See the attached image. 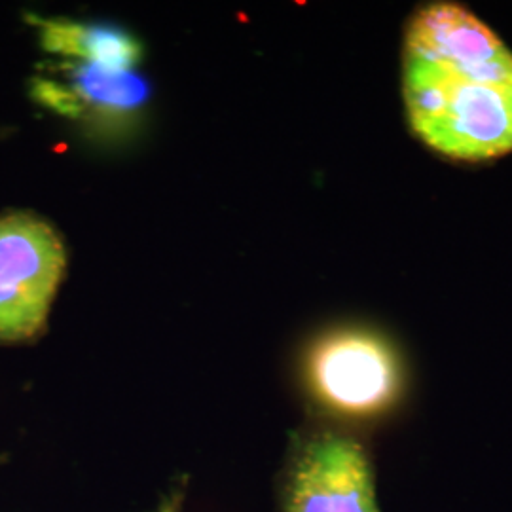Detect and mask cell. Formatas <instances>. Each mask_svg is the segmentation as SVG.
<instances>
[{"instance_id": "6da1fadb", "label": "cell", "mask_w": 512, "mask_h": 512, "mask_svg": "<svg viewBox=\"0 0 512 512\" xmlns=\"http://www.w3.org/2000/svg\"><path fill=\"white\" fill-rule=\"evenodd\" d=\"M403 93L410 128L442 156L480 162L512 152V52L465 6L414 12Z\"/></svg>"}, {"instance_id": "7a4b0ae2", "label": "cell", "mask_w": 512, "mask_h": 512, "mask_svg": "<svg viewBox=\"0 0 512 512\" xmlns=\"http://www.w3.org/2000/svg\"><path fill=\"white\" fill-rule=\"evenodd\" d=\"M65 264L48 222L29 213L0 219V342L31 340L44 329Z\"/></svg>"}, {"instance_id": "3957f363", "label": "cell", "mask_w": 512, "mask_h": 512, "mask_svg": "<svg viewBox=\"0 0 512 512\" xmlns=\"http://www.w3.org/2000/svg\"><path fill=\"white\" fill-rule=\"evenodd\" d=\"M287 512H380L370 461L359 442L321 433L294 450L285 478Z\"/></svg>"}, {"instance_id": "277c9868", "label": "cell", "mask_w": 512, "mask_h": 512, "mask_svg": "<svg viewBox=\"0 0 512 512\" xmlns=\"http://www.w3.org/2000/svg\"><path fill=\"white\" fill-rule=\"evenodd\" d=\"M310 378L323 403L349 416L384 410L399 389L393 353L365 332H340L323 340L311 353Z\"/></svg>"}, {"instance_id": "5b68a950", "label": "cell", "mask_w": 512, "mask_h": 512, "mask_svg": "<svg viewBox=\"0 0 512 512\" xmlns=\"http://www.w3.org/2000/svg\"><path fill=\"white\" fill-rule=\"evenodd\" d=\"M71 73V92L55 82H38L37 95L59 112L80 114L90 105L101 114H129L148 97L147 82L131 71L116 73L90 63H80Z\"/></svg>"}, {"instance_id": "8992f818", "label": "cell", "mask_w": 512, "mask_h": 512, "mask_svg": "<svg viewBox=\"0 0 512 512\" xmlns=\"http://www.w3.org/2000/svg\"><path fill=\"white\" fill-rule=\"evenodd\" d=\"M40 42L54 54L78 57L95 67L126 73L141 59V44L112 25H84L61 19H37Z\"/></svg>"}, {"instance_id": "52a82bcc", "label": "cell", "mask_w": 512, "mask_h": 512, "mask_svg": "<svg viewBox=\"0 0 512 512\" xmlns=\"http://www.w3.org/2000/svg\"><path fill=\"white\" fill-rule=\"evenodd\" d=\"M162 512H175V511H173V509H165V511H162Z\"/></svg>"}]
</instances>
